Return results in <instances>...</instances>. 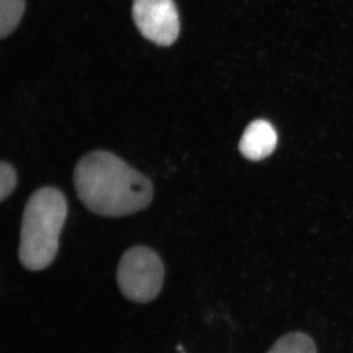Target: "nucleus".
I'll use <instances>...</instances> for the list:
<instances>
[{
	"label": "nucleus",
	"mask_w": 353,
	"mask_h": 353,
	"mask_svg": "<svg viewBox=\"0 0 353 353\" xmlns=\"http://www.w3.org/2000/svg\"><path fill=\"white\" fill-rule=\"evenodd\" d=\"M268 353H317L314 341L307 334L292 333L276 341Z\"/></svg>",
	"instance_id": "nucleus-6"
},
{
	"label": "nucleus",
	"mask_w": 353,
	"mask_h": 353,
	"mask_svg": "<svg viewBox=\"0 0 353 353\" xmlns=\"http://www.w3.org/2000/svg\"><path fill=\"white\" fill-rule=\"evenodd\" d=\"M17 185V173L15 168L8 163L2 161L0 164V201H6L10 196Z\"/></svg>",
	"instance_id": "nucleus-8"
},
{
	"label": "nucleus",
	"mask_w": 353,
	"mask_h": 353,
	"mask_svg": "<svg viewBox=\"0 0 353 353\" xmlns=\"http://www.w3.org/2000/svg\"><path fill=\"white\" fill-rule=\"evenodd\" d=\"M73 179L79 199L94 214L124 217L152 201V181L106 150L85 155L76 165Z\"/></svg>",
	"instance_id": "nucleus-1"
},
{
	"label": "nucleus",
	"mask_w": 353,
	"mask_h": 353,
	"mask_svg": "<svg viewBox=\"0 0 353 353\" xmlns=\"http://www.w3.org/2000/svg\"><path fill=\"white\" fill-rule=\"evenodd\" d=\"M164 275L163 262L154 250L148 246H132L121 257L117 284L129 301L148 303L161 292Z\"/></svg>",
	"instance_id": "nucleus-3"
},
{
	"label": "nucleus",
	"mask_w": 353,
	"mask_h": 353,
	"mask_svg": "<svg viewBox=\"0 0 353 353\" xmlns=\"http://www.w3.org/2000/svg\"><path fill=\"white\" fill-rule=\"evenodd\" d=\"M277 132L268 121L256 120L248 125L241 139V154L252 161L268 157L277 145Z\"/></svg>",
	"instance_id": "nucleus-5"
},
{
	"label": "nucleus",
	"mask_w": 353,
	"mask_h": 353,
	"mask_svg": "<svg viewBox=\"0 0 353 353\" xmlns=\"http://www.w3.org/2000/svg\"><path fill=\"white\" fill-rule=\"evenodd\" d=\"M132 17L141 34L158 46H171L178 38L180 21L173 0H134Z\"/></svg>",
	"instance_id": "nucleus-4"
},
{
	"label": "nucleus",
	"mask_w": 353,
	"mask_h": 353,
	"mask_svg": "<svg viewBox=\"0 0 353 353\" xmlns=\"http://www.w3.org/2000/svg\"><path fill=\"white\" fill-rule=\"evenodd\" d=\"M25 11L24 0H0V36L6 38L14 31Z\"/></svg>",
	"instance_id": "nucleus-7"
},
{
	"label": "nucleus",
	"mask_w": 353,
	"mask_h": 353,
	"mask_svg": "<svg viewBox=\"0 0 353 353\" xmlns=\"http://www.w3.org/2000/svg\"><path fill=\"white\" fill-rule=\"evenodd\" d=\"M67 214L66 197L57 188H41L30 196L20 234L19 259L26 269L41 271L52 263Z\"/></svg>",
	"instance_id": "nucleus-2"
}]
</instances>
